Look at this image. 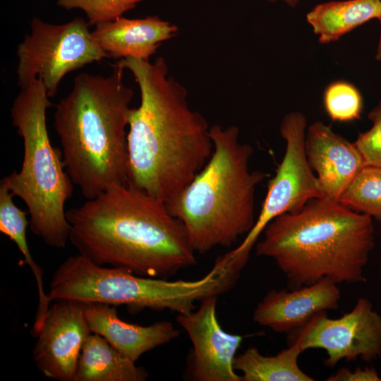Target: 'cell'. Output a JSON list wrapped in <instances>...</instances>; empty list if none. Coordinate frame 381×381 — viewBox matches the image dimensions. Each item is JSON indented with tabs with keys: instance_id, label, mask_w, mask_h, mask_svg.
I'll use <instances>...</instances> for the list:
<instances>
[{
	"instance_id": "obj_12",
	"label": "cell",
	"mask_w": 381,
	"mask_h": 381,
	"mask_svg": "<svg viewBox=\"0 0 381 381\" xmlns=\"http://www.w3.org/2000/svg\"><path fill=\"white\" fill-rule=\"evenodd\" d=\"M50 305L37 334L32 356L37 369L57 381H73L83 345L92 331L82 301L57 300Z\"/></svg>"
},
{
	"instance_id": "obj_8",
	"label": "cell",
	"mask_w": 381,
	"mask_h": 381,
	"mask_svg": "<svg viewBox=\"0 0 381 381\" xmlns=\"http://www.w3.org/2000/svg\"><path fill=\"white\" fill-rule=\"evenodd\" d=\"M89 26L79 17L61 25L34 18L30 32L25 35L16 50L18 86L23 87L40 78L52 97L67 73L108 58Z\"/></svg>"
},
{
	"instance_id": "obj_16",
	"label": "cell",
	"mask_w": 381,
	"mask_h": 381,
	"mask_svg": "<svg viewBox=\"0 0 381 381\" xmlns=\"http://www.w3.org/2000/svg\"><path fill=\"white\" fill-rule=\"evenodd\" d=\"M92 33L108 58L131 57L150 61L163 42L177 35L178 28L157 16L121 17L95 26Z\"/></svg>"
},
{
	"instance_id": "obj_13",
	"label": "cell",
	"mask_w": 381,
	"mask_h": 381,
	"mask_svg": "<svg viewBox=\"0 0 381 381\" xmlns=\"http://www.w3.org/2000/svg\"><path fill=\"white\" fill-rule=\"evenodd\" d=\"M337 285L324 279L291 291L271 290L257 305L253 320L276 332L291 334L318 313L338 308L341 293Z\"/></svg>"
},
{
	"instance_id": "obj_11",
	"label": "cell",
	"mask_w": 381,
	"mask_h": 381,
	"mask_svg": "<svg viewBox=\"0 0 381 381\" xmlns=\"http://www.w3.org/2000/svg\"><path fill=\"white\" fill-rule=\"evenodd\" d=\"M217 302V297L208 298L195 310L176 317L193 344L186 360V377L193 381H241L234 361L243 337L222 329L216 315Z\"/></svg>"
},
{
	"instance_id": "obj_14",
	"label": "cell",
	"mask_w": 381,
	"mask_h": 381,
	"mask_svg": "<svg viewBox=\"0 0 381 381\" xmlns=\"http://www.w3.org/2000/svg\"><path fill=\"white\" fill-rule=\"evenodd\" d=\"M305 150L325 197L334 200H339L365 167V160L354 143L320 121L313 122L307 129Z\"/></svg>"
},
{
	"instance_id": "obj_15",
	"label": "cell",
	"mask_w": 381,
	"mask_h": 381,
	"mask_svg": "<svg viewBox=\"0 0 381 381\" xmlns=\"http://www.w3.org/2000/svg\"><path fill=\"white\" fill-rule=\"evenodd\" d=\"M82 306L92 332L103 337L135 363L143 353L169 343L180 334L169 321L142 326L121 320L114 306L90 301H82Z\"/></svg>"
},
{
	"instance_id": "obj_7",
	"label": "cell",
	"mask_w": 381,
	"mask_h": 381,
	"mask_svg": "<svg viewBox=\"0 0 381 381\" xmlns=\"http://www.w3.org/2000/svg\"><path fill=\"white\" fill-rule=\"evenodd\" d=\"M238 278L237 272L221 258L199 279L169 281L98 265L78 254L59 265L48 294L52 301L72 299L123 305L133 311L147 308L183 314L195 310L198 302L226 294Z\"/></svg>"
},
{
	"instance_id": "obj_20",
	"label": "cell",
	"mask_w": 381,
	"mask_h": 381,
	"mask_svg": "<svg viewBox=\"0 0 381 381\" xmlns=\"http://www.w3.org/2000/svg\"><path fill=\"white\" fill-rule=\"evenodd\" d=\"M339 201L381 222V167H364Z\"/></svg>"
},
{
	"instance_id": "obj_19",
	"label": "cell",
	"mask_w": 381,
	"mask_h": 381,
	"mask_svg": "<svg viewBox=\"0 0 381 381\" xmlns=\"http://www.w3.org/2000/svg\"><path fill=\"white\" fill-rule=\"evenodd\" d=\"M302 352L297 344H289L274 356H265L250 347L236 356L234 368L241 373V381H313L298 365Z\"/></svg>"
},
{
	"instance_id": "obj_1",
	"label": "cell",
	"mask_w": 381,
	"mask_h": 381,
	"mask_svg": "<svg viewBox=\"0 0 381 381\" xmlns=\"http://www.w3.org/2000/svg\"><path fill=\"white\" fill-rule=\"evenodd\" d=\"M114 66L128 69L140 92V104L129 114L127 184L167 202L210 159V127L189 107L186 89L168 76L162 56L152 63L127 57Z\"/></svg>"
},
{
	"instance_id": "obj_24",
	"label": "cell",
	"mask_w": 381,
	"mask_h": 381,
	"mask_svg": "<svg viewBox=\"0 0 381 381\" xmlns=\"http://www.w3.org/2000/svg\"><path fill=\"white\" fill-rule=\"evenodd\" d=\"M327 381H380L381 377L378 375L374 368L365 367L363 369L356 368L351 371L346 368L338 370L334 375L328 377Z\"/></svg>"
},
{
	"instance_id": "obj_4",
	"label": "cell",
	"mask_w": 381,
	"mask_h": 381,
	"mask_svg": "<svg viewBox=\"0 0 381 381\" xmlns=\"http://www.w3.org/2000/svg\"><path fill=\"white\" fill-rule=\"evenodd\" d=\"M107 75L79 73L70 93L55 106L54 126L63 162L86 199L128 183V133L133 90L124 68Z\"/></svg>"
},
{
	"instance_id": "obj_2",
	"label": "cell",
	"mask_w": 381,
	"mask_h": 381,
	"mask_svg": "<svg viewBox=\"0 0 381 381\" xmlns=\"http://www.w3.org/2000/svg\"><path fill=\"white\" fill-rule=\"evenodd\" d=\"M66 216L69 241L98 265L167 279L197 263L183 225L166 203L128 184L87 199Z\"/></svg>"
},
{
	"instance_id": "obj_21",
	"label": "cell",
	"mask_w": 381,
	"mask_h": 381,
	"mask_svg": "<svg viewBox=\"0 0 381 381\" xmlns=\"http://www.w3.org/2000/svg\"><path fill=\"white\" fill-rule=\"evenodd\" d=\"M324 107L334 121L349 122L361 119L363 98L359 90L346 81H336L324 92Z\"/></svg>"
},
{
	"instance_id": "obj_22",
	"label": "cell",
	"mask_w": 381,
	"mask_h": 381,
	"mask_svg": "<svg viewBox=\"0 0 381 381\" xmlns=\"http://www.w3.org/2000/svg\"><path fill=\"white\" fill-rule=\"evenodd\" d=\"M141 0H56L63 8H80L88 18L90 26L115 20L131 9Z\"/></svg>"
},
{
	"instance_id": "obj_3",
	"label": "cell",
	"mask_w": 381,
	"mask_h": 381,
	"mask_svg": "<svg viewBox=\"0 0 381 381\" xmlns=\"http://www.w3.org/2000/svg\"><path fill=\"white\" fill-rule=\"evenodd\" d=\"M374 233L371 217L322 197L272 219L255 245V254L273 260L294 288L324 279L364 282Z\"/></svg>"
},
{
	"instance_id": "obj_23",
	"label": "cell",
	"mask_w": 381,
	"mask_h": 381,
	"mask_svg": "<svg viewBox=\"0 0 381 381\" xmlns=\"http://www.w3.org/2000/svg\"><path fill=\"white\" fill-rule=\"evenodd\" d=\"M368 117L373 126L368 131L360 133L354 144L361 152L365 166L381 167V100Z\"/></svg>"
},
{
	"instance_id": "obj_25",
	"label": "cell",
	"mask_w": 381,
	"mask_h": 381,
	"mask_svg": "<svg viewBox=\"0 0 381 381\" xmlns=\"http://www.w3.org/2000/svg\"><path fill=\"white\" fill-rule=\"evenodd\" d=\"M380 21L381 23V19L380 20ZM375 58L378 61L381 60V32H380V39H379L378 44L377 47Z\"/></svg>"
},
{
	"instance_id": "obj_17",
	"label": "cell",
	"mask_w": 381,
	"mask_h": 381,
	"mask_svg": "<svg viewBox=\"0 0 381 381\" xmlns=\"http://www.w3.org/2000/svg\"><path fill=\"white\" fill-rule=\"evenodd\" d=\"M147 377L144 368L92 332L83 345L73 381H145Z\"/></svg>"
},
{
	"instance_id": "obj_5",
	"label": "cell",
	"mask_w": 381,
	"mask_h": 381,
	"mask_svg": "<svg viewBox=\"0 0 381 381\" xmlns=\"http://www.w3.org/2000/svg\"><path fill=\"white\" fill-rule=\"evenodd\" d=\"M212 154L202 170L166 203L183 225L192 248L203 254L229 247L256 222L257 187L270 175L251 170V145L238 140L236 126L210 128Z\"/></svg>"
},
{
	"instance_id": "obj_6",
	"label": "cell",
	"mask_w": 381,
	"mask_h": 381,
	"mask_svg": "<svg viewBox=\"0 0 381 381\" xmlns=\"http://www.w3.org/2000/svg\"><path fill=\"white\" fill-rule=\"evenodd\" d=\"M40 78L21 87L11 108L13 125L23 138L20 169L1 181L28 207L32 232L52 248L64 249L69 240L70 224L65 204L73 191L61 150L50 141L47 109L52 106Z\"/></svg>"
},
{
	"instance_id": "obj_26",
	"label": "cell",
	"mask_w": 381,
	"mask_h": 381,
	"mask_svg": "<svg viewBox=\"0 0 381 381\" xmlns=\"http://www.w3.org/2000/svg\"><path fill=\"white\" fill-rule=\"evenodd\" d=\"M267 1L273 2L277 0H267ZM282 1H285L288 5L294 8L298 4L299 0H282Z\"/></svg>"
},
{
	"instance_id": "obj_9",
	"label": "cell",
	"mask_w": 381,
	"mask_h": 381,
	"mask_svg": "<svg viewBox=\"0 0 381 381\" xmlns=\"http://www.w3.org/2000/svg\"><path fill=\"white\" fill-rule=\"evenodd\" d=\"M307 120L303 114L294 111L283 118L280 135L286 143L284 157L267 191L254 226L235 254L249 257L259 236L275 217L301 209L310 200L325 197L320 184L307 159L305 150Z\"/></svg>"
},
{
	"instance_id": "obj_18",
	"label": "cell",
	"mask_w": 381,
	"mask_h": 381,
	"mask_svg": "<svg viewBox=\"0 0 381 381\" xmlns=\"http://www.w3.org/2000/svg\"><path fill=\"white\" fill-rule=\"evenodd\" d=\"M381 19V0H346L320 4L306 15L319 42L327 44L365 23Z\"/></svg>"
},
{
	"instance_id": "obj_10",
	"label": "cell",
	"mask_w": 381,
	"mask_h": 381,
	"mask_svg": "<svg viewBox=\"0 0 381 381\" xmlns=\"http://www.w3.org/2000/svg\"><path fill=\"white\" fill-rule=\"evenodd\" d=\"M289 344L303 351L321 349L326 351L325 364L334 368L341 360L358 358L371 362L381 358V315L366 298H359L353 308L337 319L327 311L315 314L301 329L290 334Z\"/></svg>"
}]
</instances>
